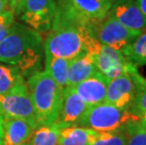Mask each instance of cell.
<instances>
[{"label": "cell", "mask_w": 146, "mask_h": 145, "mask_svg": "<svg viewBox=\"0 0 146 145\" xmlns=\"http://www.w3.org/2000/svg\"><path fill=\"white\" fill-rule=\"evenodd\" d=\"M56 9V0H24L17 15L30 28L43 32L50 30Z\"/></svg>", "instance_id": "cell-7"}, {"label": "cell", "mask_w": 146, "mask_h": 145, "mask_svg": "<svg viewBox=\"0 0 146 145\" xmlns=\"http://www.w3.org/2000/svg\"><path fill=\"white\" fill-rule=\"evenodd\" d=\"M108 82L110 79L97 71L89 78L74 86V89L87 106L92 107L106 101Z\"/></svg>", "instance_id": "cell-13"}, {"label": "cell", "mask_w": 146, "mask_h": 145, "mask_svg": "<svg viewBox=\"0 0 146 145\" xmlns=\"http://www.w3.org/2000/svg\"><path fill=\"white\" fill-rule=\"evenodd\" d=\"M94 57L97 71L110 80L126 73L128 61L125 60L122 52L101 44Z\"/></svg>", "instance_id": "cell-11"}, {"label": "cell", "mask_w": 146, "mask_h": 145, "mask_svg": "<svg viewBox=\"0 0 146 145\" xmlns=\"http://www.w3.org/2000/svg\"><path fill=\"white\" fill-rule=\"evenodd\" d=\"M71 14L89 24H97L108 16L113 0H56Z\"/></svg>", "instance_id": "cell-9"}, {"label": "cell", "mask_w": 146, "mask_h": 145, "mask_svg": "<svg viewBox=\"0 0 146 145\" xmlns=\"http://www.w3.org/2000/svg\"><path fill=\"white\" fill-rule=\"evenodd\" d=\"M24 80V76L16 67L0 63V94H5Z\"/></svg>", "instance_id": "cell-20"}, {"label": "cell", "mask_w": 146, "mask_h": 145, "mask_svg": "<svg viewBox=\"0 0 146 145\" xmlns=\"http://www.w3.org/2000/svg\"><path fill=\"white\" fill-rule=\"evenodd\" d=\"M3 131L6 145H22L29 140L34 128L24 120L9 118L4 120Z\"/></svg>", "instance_id": "cell-15"}, {"label": "cell", "mask_w": 146, "mask_h": 145, "mask_svg": "<svg viewBox=\"0 0 146 145\" xmlns=\"http://www.w3.org/2000/svg\"><path fill=\"white\" fill-rule=\"evenodd\" d=\"M141 124L138 116L131 110L119 109L104 102L89 107L77 126L97 132H126L129 135L132 130Z\"/></svg>", "instance_id": "cell-4"}, {"label": "cell", "mask_w": 146, "mask_h": 145, "mask_svg": "<svg viewBox=\"0 0 146 145\" xmlns=\"http://www.w3.org/2000/svg\"><path fill=\"white\" fill-rule=\"evenodd\" d=\"M22 145H29V141H27V142L24 143V144H22Z\"/></svg>", "instance_id": "cell-30"}, {"label": "cell", "mask_w": 146, "mask_h": 145, "mask_svg": "<svg viewBox=\"0 0 146 145\" xmlns=\"http://www.w3.org/2000/svg\"><path fill=\"white\" fill-rule=\"evenodd\" d=\"M0 115L3 119H21L37 127L35 113L25 80L5 94H0Z\"/></svg>", "instance_id": "cell-5"}, {"label": "cell", "mask_w": 146, "mask_h": 145, "mask_svg": "<svg viewBox=\"0 0 146 145\" xmlns=\"http://www.w3.org/2000/svg\"><path fill=\"white\" fill-rule=\"evenodd\" d=\"M0 145H6L4 141V138H3L2 136H0Z\"/></svg>", "instance_id": "cell-29"}, {"label": "cell", "mask_w": 146, "mask_h": 145, "mask_svg": "<svg viewBox=\"0 0 146 145\" xmlns=\"http://www.w3.org/2000/svg\"><path fill=\"white\" fill-rule=\"evenodd\" d=\"M94 27V24L78 20L57 3L52 26L43 41L44 55L67 60L85 53L94 55L101 44L95 38Z\"/></svg>", "instance_id": "cell-1"}, {"label": "cell", "mask_w": 146, "mask_h": 145, "mask_svg": "<svg viewBox=\"0 0 146 145\" xmlns=\"http://www.w3.org/2000/svg\"><path fill=\"white\" fill-rule=\"evenodd\" d=\"M37 126L56 122L60 113L62 89L45 71L32 73L27 81Z\"/></svg>", "instance_id": "cell-3"}, {"label": "cell", "mask_w": 146, "mask_h": 145, "mask_svg": "<svg viewBox=\"0 0 146 145\" xmlns=\"http://www.w3.org/2000/svg\"><path fill=\"white\" fill-rule=\"evenodd\" d=\"M94 131L82 126L72 125L60 130L58 145H89Z\"/></svg>", "instance_id": "cell-17"}, {"label": "cell", "mask_w": 146, "mask_h": 145, "mask_svg": "<svg viewBox=\"0 0 146 145\" xmlns=\"http://www.w3.org/2000/svg\"><path fill=\"white\" fill-rule=\"evenodd\" d=\"M95 38L101 44L123 52L142 32L133 31L122 26L116 20L107 16L94 27Z\"/></svg>", "instance_id": "cell-8"}, {"label": "cell", "mask_w": 146, "mask_h": 145, "mask_svg": "<svg viewBox=\"0 0 146 145\" xmlns=\"http://www.w3.org/2000/svg\"><path fill=\"white\" fill-rule=\"evenodd\" d=\"M126 145H146V125H139L129 133Z\"/></svg>", "instance_id": "cell-24"}, {"label": "cell", "mask_w": 146, "mask_h": 145, "mask_svg": "<svg viewBox=\"0 0 146 145\" xmlns=\"http://www.w3.org/2000/svg\"><path fill=\"white\" fill-rule=\"evenodd\" d=\"M138 3L139 9L141 10V11L143 12V14L146 16V0H136Z\"/></svg>", "instance_id": "cell-27"}, {"label": "cell", "mask_w": 146, "mask_h": 145, "mask_svg": "<svg viewBox=\"0 0 146 145\" xmlns=\"http://www.w3.org/2000/svg\"><path fill=\"white\" fill-rule=\"evenodd\" d=\"M11 11L10 5L8 4V2L6 1V0H0V13H2V12H4V11Z\"/></svg>", "instance_id": "cell-26"}, {"label": "cell", "mask_w": 146, "mask_h": 145, "mask_svg": "<svg viewBox=\"0 0 146 145\" xmlns=\"http://www.w3.org/2000/svg\"><path fill=\"white\" fill-rule=\"evenodd\" d=\"M131 111L138 116L143 125H146V88L138 92Z\"/></svg>", "instance_id": "cell-22"}, {"label": "cell", "mask_w": 146, "mask_h": 145, "mask_svg": "<svg viewBox=\"0 0 146 145\" xmlns=\"http://www.w3.org/2000/svg\"><path fill=\"white\" fill-rule=\"evenodd\" d=\"M45 72L51 76L60 89L68 86V69L69 61L60 58H56L49 55H44Z\"/></svg>", "instance_id": "cell-16"}, {"label": "cell", "mask_w": 146, "mask_h": 145, "mask_svg": "<svg viewBox=\"0 0 146 145\" xmlns=\"http://www.w3.org/2000/svg\"><path fill=\"white\" fill-rule=\"evenodd\" d=\"M3 122H4V119L0 115V136H2V137H3V135H4V131H3Z\"/></svg>", "instance_id": "cell-28"}, {"label": "cell", "mask_w": 146, "mask_h": 145, "mask_svg": "<svg viewBox=\"0 0 146 145\" xmlns=\"http://www.w3.org/2000/svg\"><path fill=\"white\" fill-rule=\"evenodd\" d=\"M88 107L76 92L74 87L67 86L62 89V99L57 122L63 128L77 125Z\"/></svg>", "instance_id": "cell-12"}, {"label": "cell", "mask_w": 146, "mask_h": 145, "mask_svg": "<svg viewBox=\"0 0 146 145\" xmlns=\"http://www.w3.org/2000/svg\"><path fill=\"white\" fill-rule=\"evenodd\" d=\"M108 16L133 31L146 30V16L136 0H113Z\"/></svg>", "instance_id": "cell-10"}, {"label": "cell", "mask_w": 146, "mask_h": 145, "mask_svg": "<svg viewBox=\"0 0 146 145\" xmlns=\"http://www.w3.org/2000/svg\"><path fill=\"white\" fill-rule=\"evenodd\" d=\"M62 128L57 122L37 126L29 140V145H58Z\"/></svg>", "instance_id": "cell-18"}, {"label": "cell", "mask_w": 146, "mask_h": 145, "mask_svg": "<svg viewBox=\"0 0 146 145\" xmlns=\"http://www.w3.org/2000/svg\"><path fill=\"white\" fill-rule=\"evenodd\" d=\"M15 23V14L13 11H8L0 13V42L10 32Z\"/></svg>", "instance_id": "cell-23"}, {"label": "cell", "mask_w": 146, "mask_h": 145, "mask_svg": "<svg viewBox=\"0 0 146 145\" xmlns=\"http://www.w3.org/2000/svg\"><path fill=\"white\" fill-rule=\"evenodd\" d=\"M125 60L135 67L146 66V30L122 52Z\"/></svg>", "instance_id": "cell-19"}, {"label": "cell", "mask_w": 146, "mask_h": 145, "mask_svg": "<svg viewBox=\"0 0 146 145\" xmlns=\"http://www.w3.org/2000/svg\"><path fill=\"white\" fill-rule=\"evenodd\" d=\"M43 55L41 33L20 23L15 22L0 42V62L16 67L23 76L39 72Z\"/></svg>", "instance_id": "cell-2"}, {"label": "cell", "mask_w": 146, "mask_h": 145, "mask_svg": "<svg viewBox=\"0 0 146 145\" xmlns=\"http://www.w3.org/2000/svg\"><path fill=\"white\" fill-rule=\"evenodd\" d=\"M97 72L94 55L85 53L69 61L68 86L74 87Z\"/></svg>", "instance_id": "cell-14"}, {"label": "cell", "mask_w": 146, "mask_h": 145, "mask_svg": "<svg viewBox=\"0 0 146 145\" xmlns=\"http://www.w3.org/2000/svg\"><path fill=\"white\" fill-rule=\"evenodd\" d=\"M138 72L137 67L128 62L125 73L110 80L105 102L119 109L131 110L139 92L136 81Z\"/></svg>", "instance_id": "cell-6"}, {"label": "cell", "mask_w": 146, "mask_h": 145, "mask_svg": "<svg viewBox=\"0 0 146 145\" xmlns=\"http://www.w3.org/2000/svg\"><path fill=\"white\" fill-rule=\"evenodd\" d=\"M128 136L126 132L94 131L89 145H126Z\"/></svg>", "instance_id": "cell-21"}, {"label": "cell", "mask_w": 146, "mask_h": 145, "mask_svg": "<svg viewBox=\"0 0 146 145\" xmlns=\"http://www.w3.org/2000/svg\"><path fill=\"white\" fill-rule=\"evenodd\" d=\"M6 1H7L8 4L10 5L11 11L14 12L15 16H16L22 7V4H23L24 0H6Z\"/></svg>", "instance_id": "cell-25"}]
</instances>
